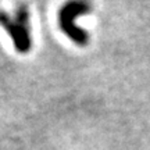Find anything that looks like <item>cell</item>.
Wrapping results in <instances>:
<instances>
[{"label": "cell", "mask_w": 150, "mask_h": 150, "mask_svg": "<svg viewBox=\"0 0 150 150\" xmlns=\"http://www.w3.org/2000/svg\"><path fill=\"white\" fill-rule=\"evenodd\" d=\"M0 25L8 32L20 53H28L32 47L31 28H29V10L25 4H21L16 11V20L0 10Z\"/></svg>", "instance_id": "obj_1"}, {"label": "cell", "mask_w": 150, "mask_h": 150, "mask_svg": "<svg viewBox=\"0 0 150 150\" xmlns=\"http://www.w3.org/2000/svg\"><path fill=\"white\" fill-rule=\"evenodd\" d=\"M89 11H91V6L85 1H70L63 6L59 11V25L61 31L70 39H72L78 46H86L89 40V35L85 29L76 27L74 21L78 16L88 14Z\"/></svg>", "instance_id": "obj_2"}]
</instances>
